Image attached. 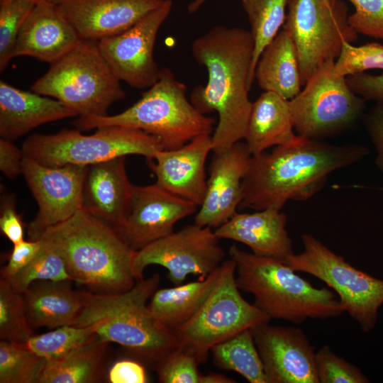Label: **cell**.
I'll use <instances>...</instances> for the list:
<instances>
[{
	"instance_id": "obj_17",
	"label": "cell",
	"mask_w": 383,
	"mask_h": 383,
	"mask_svg": "<svg viewBox=\"0 0 383 383\" xmlns=\"http://www.w3.org/2000/svg\"><path fill=\"white\" fill-rule=\"evenodd\" d=\"M269 323L252 328L268 382L319 383L316 352L304 331Z\"/></svg>"
},
{
	"instance_id": "obj_36",
	"label": "cell",
	"mask_w": 383,
	"mask_h": 383,
	"mask_svg": "<svg viewBox=\"0 0 383 383\" xmlns=\"http://www.w3.org/2000/svg\"><path fill=\"white\" fill-rule=\"evenodd\" d=\"M35 4L28 0H0V71L13 58L17 35Z\"/></svg>"
},
{
	"instance_id": "obj_20",
	"label": "cell",
	"mask_w": 383,
	"mask_h": 383,
	"mask_svg": "<svg viewBox=\"0 0 383 383\" xmlns=\"http://www.w3.org/2000/svg\"><path fill=\"white\" fill-rule=\"evenodd\" d=\"M212 150L211 135H201L174 150H159L147 160L156 184L200 206L206 192L205 164Z\"/></svg>"
},
{
	"instance_id": "obj_41",
	"label": "cell",
	"mask_w": 383,
	"mask_h": 383,
	"mask_svg": "<svg viewBox=\"0 0 383 383\" xmlns=\"http://www.w3.org/2000/svg\"><path fill=\"white\" fill-rule=\"evenodd\" d=\"M42 241L22 240L13 244L7 264L1 270V277L9 279L26 267L37 255Z\"/></svg>"
},
{
	"instance_id": "obj_4",
	"label": "cell",
	"mask_w": 383,
	"mask_h": 383,
	"mask_svg": "<svg viewBox=\"0 0 383 383\" xmlns=\"http://www.w3.org/2000/svg\"><path fill=\"white\" fill-rule=\"evenodd\" d=\"M39 239L58 251L74 282L101 293L124 292L137 282L132 271L136 250L113 226L83 209Z\"/></svg>"
},
{
	"instance_id": "obj_45",
	"label": "cell",
	"mask_w": 383,
	"mask_h": 383,
	"mask_svg": "<svg viewBox=\"0 0 383 383\" xmlns=\"http://www.w3.org/2000/svg\"><path fill=\"white\" fill-rule=\"evenodd\" d=\"M366 128L374 144L377 155L375 165L383 173V104H377L366 118Z\"/></svg>"
},
{
	"instance_id": "obj_22",
	"label": "cell",
	"mask_w": 383,
	"mask_h": 383,
	"mask_svg": "<svg viewBox=\"0 0 383 383\" xmlns=\"http://www.w3.org/2000/svg\"><path fill=\"white\" fill-rule=\"evenodd\" d=\"M133 187L126 171L124 157L89 165L82 209L116 227L127 213Z\"/></svg>"
},
{
	"instance_id": "obj_21",
	"label": "cell",
	"mask_w": 383,
	"mask_h": 383,
	"mask_svg": "<svg viewBox=\"0 0 383 383\" xmlns=\"http://www.w3.org/2000/svg\"><path fill=\"white\" fill-rule=\"evenodd\" d=\"M80 39L58 6L35 4L20 28L13 57L29 56L51 64Z\"/></svg>"
},
{
	"instance_id": "obj_8",
	"label": "cell",
	"mask_w": 383,
	"mask_h": 383,
	"mask_svg": "<svg viewBox=\"0 0 383 383\" xmlns=\"http://www.w3.org/2000/svg\"><path fill=\"white\" fill-rule=\"evenodd\" d=\"M159 150L165 148L158 138L140 130L113 126L99 127L91 135H84L78 128L34 134L22 147L25 156L48 167L89 166L128 155L150 160Z\"/></svg>"
},
{
	"instance_id": "obj_9",
	"label": "cell",
	"mask_w": 383,
	"mask_h": 383,
	"mask_svg": "<svg viewBox=\"0 0 383 383\" xmlns=\"http://www.w3.org/2000/svg\"><path fill=\"white\" fill-rule=\"evenodd\" d=\"M270 320L241 296L235 282V265L230 258L221 263L218 282L198 311L173 332L182 349L203 364L216 345Z\"/></svg>"
},
{
	"instance_id": "obj_27",
	"label": "cell",
	"mask_w": 383,
	"mask_h": 383,
	"mask_svg": "<svg viewBox=\"0 0 383 383\" xmlns=\"http://www.w3.org/2000/svg\"><path fill=\"white\" fill-rule=\"evenodd\" d=\"M255 79L264 91L275 92L288 100L301 90L297 50L285 29L262 50L255 67Z\"/></svg>"
},
{
	"instance_id": "obj_40",
	"label": "cell",
	"mask_w": 383,
	"mask_h": 383,
	"mask_svg": "<svg viewBox=\"0 0 383 383\" xmlns=\"http://www.w3.org/2000/svg\"><path fill=\"white\" fill-rule=\"evenodd\" d=\"M355 11L348 22L357 33L383 40V0H349Z\"/></svg>"
},
{
	"instance_id": "obj_1",
	"label": "cell",
	"mask_w": 383,
	"mask_h": 383,
	"mask_svg": "<svg viewBox=\"0 0 383 383\" xmlns=\"http://www.w3.org/2000/svg\"><path fill=\"white\" fill-rule=\"evenodd\" d=\"M192 54L204 66L207 82L195 87L192 104L201 113L216 111L212 151L221 152L244 139L252 106L248 80L254 51L250 30L216 26L192 43Z\"/></svg>"
},
{
	"instance_id": "obj_30",
	"label": "cell",
	"mask_w": 383,
	"mask_h": 383,
	"mask_svg": "<svg viewBox=\"0 0 383 383\" xmlns=\"http://www.w3.org/2000/svg\"><path fill=\"white\" fill-rule=\"evenodd\" d=\"M211 353L213 362L218 367L235 371L250 383H269L252 328L216 345Z\"/></svg>"
},
{
	"instance_id": "obj_16",
	"label": "cell",
	"mask_w": 383,
	"mask_h": 383,
	"mask_svg": "<svg viewBox=\"0 0 383 383\" xmlns=\"http://www.w3.org/2000/svg\"><path fill=\"white\" fill-rule=\"evenodd\" d=\"M198 206L156 183L134 186L127 213L115 228L135 250L174 231V225L192 215Z\"/></svg>"
},
{
	"instance_id": "obj_26",
	"label": "cell",
	"mask_w": 383,
	"mask_h": 383,
	"mask_svg": "<svg viewBox=\"0 0 383 383\" xmlns=\"http://www.w3.org/2000/svg\"><path fill=\"white\" fill-rule=\"evenodd\" d=\"M70 280L37 281L23 293L26 314L34 328H56L72 326L79 316L82 300Z\"/></svg>"
},
{
	"instance_id": "obj_42",
	"label": "cell",
	"mask_w": 383,
	"mask_h": 383,
	"mask_svg": "<svg viewBox=\"0 0 383 383\" xmlns=\"http://www.w3.org/2000/svg\"><path fill=\"white\" fill-rule=\"evenodd\" d=\"M345 79L351 90L365 101L383 104V73L373 75L363 72Z\"/></svg>"
},
{
	"instance_id": "obj_3",
	"label": "cell",
	"mask_w": 383,
	"mask_h": 383,
	"mask_svg": "<svg viewBox=\"0 0 383 383\" xmlns=\"http://www.w3.org/2000/svg\"><path fill=\"white\" fill-rule=\"evenodd\" d=\"M158 274L115 293L80 292L82 308L76 327L89 328L100 338L126 348L153 367L169 353L182 348L173 331L152 313L148 301L157 289Z\"/></svg>"
},
{
	"instance_id": "obj_38",
	"label": "cell",
	"mask_w": 383,
	"mask_h": 383,
	"mask_svg": "<svg viewBox=\"0 0 383 383\" xmlns=\"http://www.w3.org/2000/svg\"><path fill=\"white\" fill-rule=\"evenodd\" d=\"M316 365L319 383L369 382L358 367L338 357L327 345L316 353Z\"/></svg>"
},
{
	"instance_id": "obj_33",
	"label": "cell",
	"mask_w": 383,
	"mask_h": 383,
	"mask_svg": "<svg viewBox=\"0 0 383 383\" xmlns=\"http://www.w3.org/2000/svg\"><path fill=\"white\" fill-rule=\"evenodd\" d=\"M45 363L23 344L0 341V383H38Z\"/></svg>"
},
{
	"instance_id": "obj_7",
	"label": "cell",
	"mask_w": 383,
	"mask_h": 383,
	"mask_svg": "<svg viewBox=\"0 0 383 383\" xmlns=\"http://www.w3.org/2000/svg\"><path fill=\"white\" fill-rule=\"evenodd\" d=\"M31 91L62 102L78 116H103L126 92L98 41L80 39L31 86Z\"/></svg>"
},
{
	"instance_id": "obj_19",
	"label": "cell",
	"mask_w": 383,
	"mask_h": 383,
	"mask_svg": "<svg viewBox=\"0 0 383 383\" xmlns=\"http://www.w3.org/2000/svg\"><path fill=\"white\" fill-rule=\"evenodd\" d=\"M165 0H64L60 9L81 39L99 41L126 31Z\"/></svg>"
},
{
	"instance_id": "obj_10",
	"label": "cell",
	"mask_w": 383,
	"mask_h": 383,
	"mask_svg": "<svg viewBox=\"0 0 383 383\" xmlns=\"http://www.w3.org/2000/svg\"><path fill=\"white\" fill-rule=\"evenodd\" d=\"M301 240L303 251L283 262L295 272H306L325 282L363 331L373 329L383 304V280L356 269L311 234L302 235Z\"/></svg>"
},
{
	"instance_id": "obj_2",
	"label": "cell",
	"mask_w": 383,
	"mask_h": 383,
	"mask_svg": "<svg viewBox=\"0 0 383 383\" xmlns=\"http://www.w3.org/2000/svg\"><path fill=\"white\" fill-rule=\"evenodd\" d=\"M368 154L358 145H330L300 136L292 144L252 156L243 179L239 209L281 210L289 200H306L333 171Z\"/></svg>"
},
{
	"instance_id": "obj_49",
	"label": "cell",
	"mask_w": 383,
	"mask_h": 383,
	"mask_svg": "<svg viewBox=\"0 0 383 383\" xmlns=\"http://www.w3.org/2000/svg\"><path fill=\"white\" fill-rule=\"evenodd\" d=\"M34 4L45 3L53 5H60L64 0H28Z\"/></svg>"
},
{
	"instance_id": "obj_12",
	"label": "cell",
	"mask_w": 383,
	"mask_h": 383,
	"mask_svg": "<svg viewBox=\"0 0 383 383\" xmlns=\"http://www.w3.org/2000/svg\"><path fill=\"white\" fill-rule=\"evenodd\" d=\"M335 60L320 66L289 100L298 135L317 140L355 122L365 110V100L354 93L345 77L334 72Z\"/></svg>"
},
{
	"instance_id": "obj_11",
	"label": "cell",
	"mask_w": 383,
	"mask_h": 383,
	"mask_svg": "<svg viewBox=\"0 0 383 383\" xmlns=\"http://www.w3.org/2000/svg\"><path fill=\"white\" fill-rule=\"evenodd\" d=\"M284 24L295 44L302 85L316 70L335 60L345 43H353L357 33L348 22L342 0H287Z\"/></svg>"
},
{
	"instance_id": "obj_43",
	"label": "cell",
	"mask_w": 383,
	"mask_h": 383,
	"mask_svg": "<svg viewBox=\"0 0 383 383\" xmlns=\"http://www.w3.org/2000/svg\"><path fill=\"white\" fill-rule=\"evenodd\" d=\"M0 228L2 233L13 243L23 240V225L17 213L13 197L4 196L1 204Z\"/></svg>"
},
{
	"instance_id": "obj_31",
	"label": "cell",
	"mask_w": 383,
	"mask_h": 383,
	"mask_svg": "<svg viewBox=\"0 0 383 383\" xmlns=\"http://www.w3.org/2000/svg\"><path fill=\"white\" fill-rule=\"evenodd\" d=\"M250 25L254 51L248 84L255 79V70L264 48L272 40L284 24L287 0H241Z\"/></svg>"
},
{
	"instance_id": "obj_35",
	"label": "cell",
	"mask_w": 383,
	"mask_h": 383,
	"mask_svg": "<svg viewBox=\"0 0 383 383\" xmlns=\"http://www.w3.org/2000/svg\"><path fill=\"white\" fill-rule=\"evenodd\" d=\"M96 334L89 328L65 325L45 333L34 334L23 344L38 356L50 360L67 354L90 340Z\"/></svg>"
},
{
	"instance_id": "obj_24",
	"label": "cell",
	"mask_w": 383,
	"mask_h": 383,
	"mask_svg": "<svg viewBox=\"0 0 383 383\" xmlns=\"http://www.w3.org/2000/svg\"><path fill=\"white\" fill-rule=\"evenodd\" d=\"M77 116L60 101L0 81V136L13 141L42 124Z\"/></svg>"
},
{
	"instance_id": "obj_6",
	"label": "cell",
	"mask_w": 383,
	"mask_h": 383,
	"mask_svg": "<svg viewBox=\"0 0 383 383\" xmlns=\"http://www.w3.org/2000/svg\"><path fill=\"white\" fill-rule=\"evenodd\" d=\"M186 91L164 67L157 81L125 111L113 116H78L73 125L79 130L111 126L140 130L158 138L165 150L177 149L197 136L211 135L216 123L195 108Z\"/></svg>"
},
{
	"instance_id": "obj_28",
	"label": "cell",
	"mask_w": 383,
	"mask_h": 383,
	"mask_svg": "<svg viewBox=\"0 0 383 383\" xmlns=\"http://www.w3.org/2000/svg\"><path fill=\"white\" fill-rule=\"evenodd\" d=\"M109 342L96 334L90 340L45 363L38 383H95L104 375Z\"/></svg>"
},
{
	"instance_id": "obj_46",
	"label": "cell",
	"mask_w": 383,
	"mask_h": 383,
	"mask_svg": "<svg viewBox=\"0 0 383 383\" xmlns=\"http://www.w3.org/2000/svg\"><path fill=\"white\" fill-rule=\"evenodd\" d=\"M24 154L13 141L0 139V170L9 178H16L22 174Z\"/></svg>"
},
{
	"instance_id": "obj_5",
	"label": "cell",
	"mask_w": 383,
	"mask_h": 383,
	"mask_svg": "<svg viewBox=\"0 0 383 383\" xmlns=\"http://www.w3.org/2000/svg\"><path fill=\"white\" fill-rule=\"evenodd\" d=\"M228 253L235 265L238 287L252 294L254 304L271 319L299 324L308 318H335L345 312L332 291L314 287L283 261L245 252L235 245Z\"/></svg>"
},
{
	"instance_id": "obj_44",
	"label": "cell",
	"mask_w": 383,
	"mask_h": 383,
	"mask_svg": "<svg viewBox=\"0 0 383 383\" xmlns=\"http://www.w3.org/2000/svg\"><path fill=\"white\" fill-rule=\"evenodd\" d=\"M108 379L111 383H146L148 377L145 367L133 360L116 362L109 370Z\"/></svg>"
},
{
	"instance_id": "obj_32",
	"label": "cell",
	"mask_w": 383,
	"mask_h": 383,
	"mask_svg": "<svg viewBox=\"0 0 383 383\" xmlns=\"http://www.w3.org/2000/svg\"><path fill=\"white\" fill-rule=\"evenodd\" d=\"M33 335L27 317L23 293L16 291L7 279L1 277V340L23 344Z\"/></svg>"
},
{
	"instance_id": "obj_47",
	"label": "cell",
	"mask_w": 383,
	"mask_h": 383,
	"mask_svg": "<svg viewBox=\"0 0 383 383\" xmlns=\"http://www.w3.org/2000/svg\"><path fill=\"white\" fill-rule=\"evenodd\" d=\"M236 381L218 373L201 374L199 383H235Z\"/></svg>"
},
{
	"instance_id": "obj_14",
	"label": "cell",
	"mask_w": 383,
	"mask_h": 383,
	"mask_svg": "<svg viewBox=\"0 0 383 383\" xmlns=\"http://www.w3.org/2000/svg\"><path fill=\"white\" fill-rule=\"evenodd\" d=\"M87 167L77 165L48 167L24 155L22 174L39 208L28 226L30 240H38L46 229L67 221L82 209Z\"/></svg>"
},
{
	"instance_id": "obj_29",
	"label": "cell",
	"mask_w": 383,
	"mask_h": 383,
	"mask_svg": "<svg viewBox=\"0 0 383 383\" xmlns=\"http://www.w3.org/2000/svg\"><path fill=\"white\" fill-rule=\"evenodd\" d=\"M221 272V265L198 281L157 289L148 304L150 311L159 321L173 331L198 311L216 284Z\"/></svg>"
},
{
	"instance_id": "obj_34",
	"label": "cell",
	"mask_w": 383,
	"mask_h": 383,
	"mask_svg": "<svg viewBox=\"0 0 383 383\" xmlns=\"http://www.w3.org/2000/svg\"><path fill=\"white\" fill-rule=\"evenodd\" d=\"M39 240L42 241V246L34 259L13 277L7 279L21 293L37 281H72L58 251L49 242Z\"/></svg>"
},
{
	"instance_id": "obj_18",
	"label": "cell",
	"mask_w": 383,
	"mask_h": 383,
	"mask_svg": "<svg viewBox=\"0 0 383 383\" xmlns=\"http://www.w3.org/2000/svg\"><path fill=\"white\" fill-rule=\"evenodd\" d=\"M251 157L242 141L225 151L213 152L206 194L196 214L195 224L217 228L237 213L243 199V179Z\"/></svg>"
},
{
	"instance_id": "obj_15",
	"label": "cell",
	"mask_w": 383,
	"mask_h": 383,
	"mask_svg": "<svg viewBox=\"0 0 383 383\" xmlns=\"http://www.w3.org/2000/svg\"><path fill=\"white\" fill-rule=\"evenodd\" d=\"M172 6V0H165L126 31L98 41L101 55L120 81L138 89H148L157 81L160 69L154 58V47Z\"/></svg>"
},
{
	"instance_id": "obj_39",
	"label": "cell",
	"mask_w": 383,
	"mask_h": 383,
	"mask_svg": "<svg viewBox=\"0 0 383 383\" xmlns=\"http://www.w3.org/2000/svg\"><path fill=\"white\" fill-rule=\"evenodd\" d=\"M199 364L193 355L179 348L161 358L154 369L162 383H199Z\"/></svg>"
},
{
	"instance_id": "obj_23",
	"label": "cell",
	"mask_w": 383,
	"mask_h": 383,
	"mask_svg": "<svg viewBox=\"0 0 383 383\" xmlns=\"http://www.w3.org/2000/svg\"><path fill=\"white\" fill-rule=\"evenodd\" d=\"M286 224L284 213L267 209L252 213H236L214 233L219 239L246 245L255 254L284 261L294 253Z\"/></svg>"
},
{
	"instance_id": "obj_48",
	"label": "cell",
	"mask_w": 383,
	"mask_h": 383,
	"mask_svg": "<svg viewBox=\"0 0 383 383\" xmlns=\"http://www.w3.org/2000/svg\"><path fill=\"white\" fill-rule=\"evenodd\" d=\"M208 0H193L187 6V10L189 13L196 12Z\"/></svg>"
},
{
	"instance_id": "obj_37",
	"label": "cell",
	"mask_w": 383,
	"mask_h": 383,
	"mask_svg": "<svg viewBox=\"0 0 383 383\" xmlns=\"http://www.w3.org/2000/svg\"><path fill=\"white\" fill-rule=\"evenodd\" d=\"M372 69L383 70V45L380 43L355 46L345 43L334 64L335 73L345 77Z\"/></svg>"
},
{
	"instance_id": "obj_13",
	"label": "cell",
	"mask_w": 383,
	"mask_h": 383,
	"mask_svg": "<svg viewBox=\"0 0 383 383\" xmlns=\"http://www.w3.org/2000/svg\"><path fill=\"white\" fill-rule=\"evenodd\" d=\"M212 228L187 225L178 231L136 250L132 271L136 281L143 279L145 269L151 265L166 268L167 277L175 286L189 274L205 278L223 262L226 253Z\"/></svg>"
},
{
	"instance_id": "obj_25",
	"label": "cell",
	"mask_w": 383,
	"mask_h": 383,
	"mask_svg": "<svg viewBox=\"0 0 383 383\" xmlns=\"http://www.w3.org/2000/svg\"><path fill=\"white\" fill-rule=\"evenodd\" d=\"M289 100L272 91H264L252 106L244 137L252 156L272 147L296 142Z\"/></svg>"
}]
</instances>
